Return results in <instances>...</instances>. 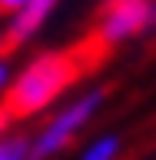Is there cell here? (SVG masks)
Wrapping results in <instances>:
<instances>
[{"mask_svg": "<svg viewBox=\"0 0 156 160\" xmlns=\"http://www.w3.org/2000/svg\"><path fill=\"white\" fill-rule=\"evenodd\" d=\"M80 77V63L70 53H40L7 83V117H33L63 97Z\"/></svg>", "mask_w": 156, "mask_h": 160, "instance_id": "1", "label": "cell"}, {"mask_svg": "<svg viewBox=\"0 0 156 160\" xmlns=\"http://www.w3.org/2000/svg\"><path fill=\"white\" fill-rule=\"evenodd\" d=\"M60 7V0H27L17 13H10L7 23V43L10 47H23L40 33V27L53 17V10Z\"/></svg>", "mask_w": 156, "mask_h": 160, "instance_id": "4", "label": "cell"}, {"mask_svg": "<svg viewBox=\"0 0 156 160\" xmlns=\"http://www.w3.org/2000/svg\"><path fill=\"white\" fill-rule=\"evenodd\" d=\"M106 103V90L103 87H87L83 93L63 103L60 110H53L47 117V123L37 130V133H30V153L27 160H50L63 153V150L73 143V137H80L83 130L93 123L100 110Z\"/></svg>", "mask_w": 156, "mask_h": 160, "instance_id": "2", "label": "cell"}, {"mask_svg": "<svg viewBox=\"0 0 156 160\" xmlns=\"http://www.w3.org/2000/svg\"><path fill=\"white\" fill-rule=\"evenodd\" d=\"M123 153V137L106 130V133H97L83 143V150L77 153V160H120Z\"/></svg>", "mask_w": 156, "mask_h": 160, "instance_id": "5", "label": "cell"}, {"mask_svg": "<svg viewBox=\"0 0 156 160\" xmlns=\"http://www.w3.org/2000/svg\"><path fill=\"white\" fill-rule=\"evenodd\" d=\"M0 133H7V113H0Z\"/></svg>", "mask_w": 156, "mask_h": 160, "instance_id": "10", "label": "cell"}, {"mask_svg": "<svg viewBox=\"0 0 156 160\" xmlns=\"http://www.w3.org/2000/svg\"><path fill=\"white\" fill-rule=\"evenodd\" d=\"M146 33H156V0H149V23H146Z\"/></svg>", "mask_w": 156, "mask_h": 160, "instance_id": "9", "label": "cell"}, {"mask_svg": "<svg viewBox=\"0 0 156 160\" xmlns=\"http://www.w3.org/2000/svg\"><path fill=\"white\" fill-rule=\"evenodd\" d=\"M0 47H3V37H0Z\"/></svg>", "mask_w": 156, "mask_h": 160, "instance_id": "11", "label": "cell"}, {"mask_svg": "<svg viewBox=\"0 0 156 160\" xmlns=\"http://www.w3.org/2000/svg\"><path fill=\"white\" fill-rule=\"evenodd\" d=\"M30 133H0V160H27Z\"/></svg>", "mask_w": 156, "mask_h": 160, "instance_id": "6", "label": "cell"}, {"mask_svg": "<svg viewBox=\"0 0 156 160\" xmlns=\"http://www.w3.org/2000/svg\"><path fill=\"white\" fill-rule=\"evenodd\" d=\"M10 77H13V70H10V63H7V60L0 57V93H3V90H7Z\"/></svg>", "mask_w": 156, "mask_h": 160, "instance_id": "7", "label": "cell"}, {"mask_svg": "<svg viewBox=\"0 0 156 160\" xmlns=\"http://www.w3.org/2000/svg\"><path fill=\"white\" fill-rule=\"evenodd\" d=\"M146 23H149V0H106L97 23V37L106 47H120L146 33Z\"/></svg>", "mask_w": 156, "mask_h": 160, "instance_id": "3", "label": "cell"}, {"mask_svg": "<svg viewBox=\"0 0 156 160\" xmlns=\"http://www.w3.org/2000/svg\"><path fill=\"white\" fill-rule=\"evenodd\" d=\"M27 0H0V13H17Z\"/></svg>", "mask_w": 156, "mask_h": 160, "instance_id": "8", "label": "cell"}]
</instances>
